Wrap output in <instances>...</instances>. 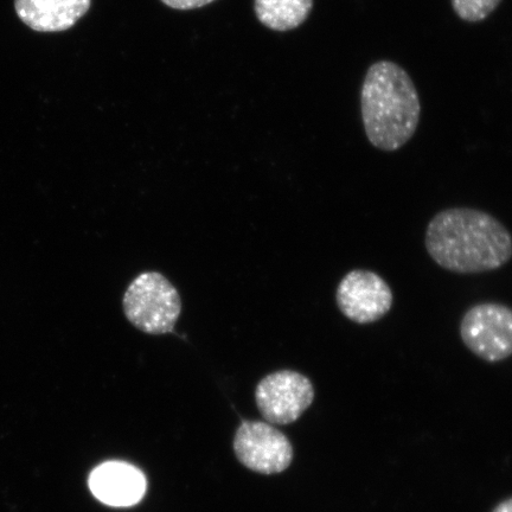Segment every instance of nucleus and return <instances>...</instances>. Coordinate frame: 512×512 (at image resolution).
Here are the masks:
<instances>
[{
	"label": "nucleus",
	"instance_id": "2",
	"mask_svg": "<svg viewBox=\"0 0 512 512\" xmlns=\"http://www.w3.org/2000/svg\"><path fill=\"white\" fill-rule=\"evenodd\" d=\"M367 138L376 149L394 152L405 146L418 128L421 105L411 76L394 62L370 66L361 92Z\"/></svg>",
	"mask_w": 512,
	"mask_h": 512
},
{
	"label": "nucleus",
	"instance_id": "12",
	"mask_svg": "<svg viewBox=\"0 0 512 512\" xmlns=\"http://www.w3.org/2000/svg\"><path fill=\"white\" fill-rule=\"evenodd\" d=\"M162 2L172 9L191 10L202 8V6L213 3L214 0H162Z\"/></svg>",
	"mask_w": 512,
	"mask_h": 512
},
{
	"label": "nucleus",
	"instance_id": "9",
	"mask_svg": "<svg viewBox=\"0 0 512 512\" xmlns=\"http://www.w3.org/2000/svg\"><path fill=\"white\" fill-rule=\"evenodd\" d=\"M17 15L38 32L68 30L91 8V0H15Z\"/></svg>",
	"mask_w": 512,
	"mask_h": 512
},
{
	"label": "nucleus",
	"instance_id": "5",
	"mask_svg": "<svg viewBox=\"0 0 512 512\" xmlns=\"http://www.w3.org/2000/svg\"><path fill=\"white\" fill-rule=\"evenodd\" d=\"M256 405L266 421L288 425L297 421L315 400V388L303 374L280 370L262 379L255 390Z\"/></svg>",
	"mask_w": 512,
	"mask_h": 512
},
{
	"label": "nucleus",
	"instance_id": "3",
	"mask_svg": "<svg viewBox=\"0 0 512 512\" xmlns=\"http://www.w3.org/2000/svg\"><path fill=\"white\" fill-rule=\"evenodd\" d=\"M128 322L149 335L174 331L182 312L177 288L163 274L144 272L128 285L123 299Z\"/></svg>",
	"mask_w": 512,
	"mask_h": 512
},
{
	"label": "nucleus",
	"instance_id": "13",
	"mask_svg": "<svg viewBox=\"0 0 512 512\" xmlns=\"http://www.w3.org/2000/svg\"><path fill=\"white\" fill-rule=\"evenodd\" d=\"M492 512H512V498L507 499L502 503H499Z\"/></svg>",
	"mask_w": 512,
	"mask_h": 512
},
{
	"label": "nucleus",
	"instance_id": "10",
	"mask_svg": "<svg viewBox=\"0 0 512 512\" xmlns=\"http://www.w3.org/2000/svg\"><path fill=\"white\" fill-rule=\"evenodd\" d=\"M313 0H255L259 21L275 31H288L302 25L311 14Z\"/></svg>",
	"mask_w": 512,
	"mask_h": 512
},
{
	"label": "nucleus",
	"instance_id": "1",
	"mask_svg": "<svg viewBox=\"0 0 512 512\" xmlns=\"http://www.w3.org/2000/svg\"><path fill=\"white\" fill-rule=\"evenodd\" d=\"M425 245L435 264L458 274L499 270L512 258V235L496 217L472 208L440 211L428 223Z\"/></svg>",
	"mask_w": 512,
	"mask_h": 512
},
{
	"label": "nucleus",
	"instance_id": "7",
	"mask_svg": "<svg viewBox=\"0 0 512 512\" xmlns=\"http://www.w3.org/2000/svg\"><path fill=\"white\" fill-rule=\"evenodd\" d=\"M234 451L242 465L261 475L283 472L293 460L290 440L266 422H243L235 435Z\"/></svg>",
	"mask_w": 512,
	"mask_h": 512
},
{
	"label": "nucleus",
	"instance_id": "11",
	"mask_svg": "<svg viewBox=\"0 0 512 512\" xmlns=\"http://www.w3.org/2000/svg\"><path fill=\"white\" fill-rule=\"evenodd\" d=\"M453 10L465 22H482L494 12L502 0H451Z\"/></svg>",
	"mask_w": 512,
	"mask_h": 512
},
{
	"label": "nucleus",
	"instance_id": "4",
	"mask_svg": "<svg viewBox=\"0 0 512 512\" xmlns=\"http://www.w3.org/2000/svg\"><path fill=\"white\" fill-rule=\"evenodd\" d=\"M460 337L472 354L488 363L512 356V309L499 303L470 307L460 322Z\"/></svg>",
	"mask_w": 512,
	"mask_h": 512
},
{
	"label": "nucleus",
	"instance_id": "8",
	"mask_svg": "<svg viewBox=\"0 0 512 512\" xmlns=\"http://www.w3.org/2000/svg\"><path fill=\"white\" fill-rule=\"evenodd\" d=\"M89 488L100 502L111 507H132L142 501L146 479L136 466L110 462L96 467L89 477Z\"/></svg>",
	"mask_w": 512,
	"mask_h": 512
},
{
	"label": "nucleus",
	"instance_id": "6",
	"mask_svg": "<svg viewBox=\"0 0 512 512\" xmlns=\"http://www.w3.org/2000/svg\"><path fill=\"white\" fill-rule=\"evenodd\" d=\"M336 303L351 322L373 324L392 310L394 294L381 275L368 270H354L338 284Z\"/></svg>",
	"mask_w": 512,
	"mask_h": 512
}]
</instances>
